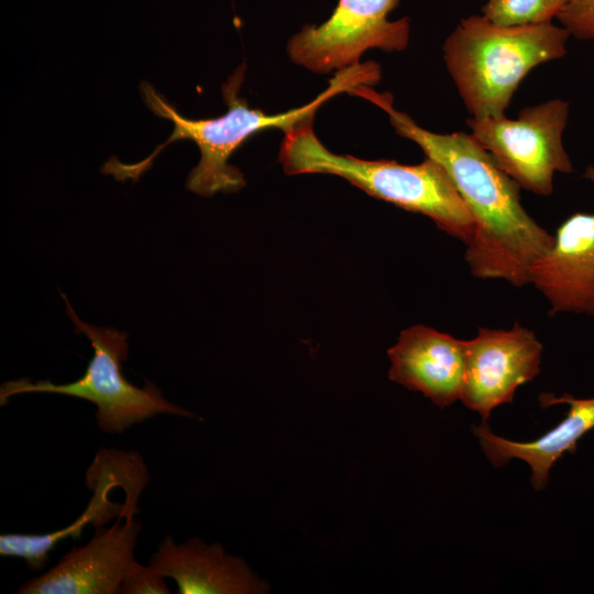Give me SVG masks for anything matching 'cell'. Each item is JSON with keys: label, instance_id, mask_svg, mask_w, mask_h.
Returning a JSON list of instances; mask_svg holds the SVG:
<instances>
[{"label": "cell", "instance_id": "obj_8", "mask_svg": "<svg viewBox=\"0 0 594 594\" xmlns=\"http://www.w3.org/2000/svg\"><path fill=\"white\" fill-rule=\"evenodd\" d=\"M542 350L536 333L517 322L510 329L480 328L465 340L460 400L487 421L496 407L513 403L516 391L537 377Z\"/></svg>", "mask_w": 594, "mask_h": 594}, {"label": "cell", "instance_id": "obj_10", "mask_svg": "<svg viewBox=\"0 0 594 594\" xmlns=\"http://www.w3.org/2000/svg\"><path fill=\"white\" fill-rule=\"evenodd\" d=\"M584 177L594 185V166ZM530 285L549 315L594 316V213L575 212L556 230L550 249L530 268Z\"/></svg>", "mask_w": 594, "mask_h": 594}, {"label": "cell", "instance_id": "obj_6", "mask_svg": "<svg viewBox=\"0 0 594 594\" xmlns=\"http://www.w3.org/2000/svg\"><path fill=\"white\" fill-rule=\"evenodd\" d=\"M569 102L551 99L524 108L516 119L471 118L474 140L520 188L540 196L553 193L557 173L574 172L563 145Z\"/></svg>", "mask_w": 594, "mask_h": 594}, {"label": "cell", "instance_id": "obj_3", "mask_svg": "<svg viewBox=\"0 0 594 594\" xmlns=\"http://www.w3.org/2000/svg\"><path fill=\"white\" fill-rule=\"evenodd\" d=\"M314 118L284 131L278 160L287 175L329 174L346 179L370 196L424 215L438 229L466 245L473 219L446 170L435 161L404 165L362 160L329 151L317 138Z\"/></svg>", "mask_w": 594, "mask_h": 594}, {"label": "cell", "instance_id": "obj_7", "mask_svg": "<svg viewBox=\"0 0 594 594\" xmlns=\"http://www.w3.org/2000/svg\"><path fill=\"white\" fill-rule=\"evenodd\" d=\"M399 0H339L320 25L307 24L287 43L289 58L316 74H329L360 64L372 48L403 51L409 41V21L388 20Z\"/></svg>", "mask_w": 594, "mask_h": 594}, {"label": "cell", "instance_id": "obj_13", "mask_svg": "<svg viewBox=\"0 0 594 594\" xmlns=\"http://www.w3.org/2000/svg\"><path fill=\"white\" fill-rule=\"evenodd\" d=\"M538 399L543 408L565 404L569 410L556 427L532 441L521 442L499 437L486 421L473 426L472 431L493 466H505L513 459L522 460L531 469L534 488L541 491L547 486L549 472L556 462L565 452H573L578 441L594 429V396L578 398L568 393L560 396L542 393Z\"/></svg>", "mask_w": 594, "mask_h": 594}, {"label": "cell", "instance_id": "obj_4", "mask_svg": "<svg viewBox=\"0 0 594 594\" xmlns=\"http://www.w3.org/2000/svg\"><path fill=\"white\" fill-rule=\"evenodd\" d=\"M569 37L552 22L507 26L471 15L447 37L443 57L472 118H495L532 68L566 54Z\"/></svg>", "mask_w": 594, "mask_h": 594}, {"label": "cell", "instance_id": "obj_14", "mask_svg": "<svg viewBox=\"0 0 594 594\" xmlns=\"http://www.w3.org/2000/svg\"><path fill=\"white\" fill-rule=\"evenodd\" d=\"M565 0H487L483 15L507 26L551 23Z\"/></svg>", "mask_w": 594, "mask_h": 594}, {"label": "cell", "instance_id": "obj_2", "mask_svg": "<svg viewBox=\"0 0 594 594\" xmlns=\"http://www.w3.org/2000/svg\"><path fill=\"white\" fill-rule=\"evenodd\" d=\"M380 77L377 64L360 63L337 72L327 89L309 103L283 113L267 114L261 109L250 108L246 100L238 96L244 78V65H241L222 86L228 111L217 118L199 120L183 117L148 82H142L140 88L145 105L156 116L173 122V133L143 161L125 164L112 156L106 162L103 172L118 180H136L166 145L177 140H190L198 146L200 160L188 175L187 189L204 197L235 193L244 187L245 180L242 172L229 164V157L248 139L267 129H282L284 132L304 120L315 118L316 111L336 95L351 94L362 85H375Z\"/></svg>", "mask_w": 594, "mask_h": 594}, {"label": "cell", "instance_id": "obj_12", "mask_svg": "<svg viewBox=\"0 0 594 594\" xmlns=\"http://www.w3.org/2000/svg\"><path fill=\"white\" fill-rule=\"evenodd\" d=\"M148 564L175 581L179 594H263L270 588L242 558L198 537L176 543L172 536H166Z\"/></svg>", "mask_w": 594, "mask_h": 594}, {"label": "cell", "instance_id": "obj_11", "mask_svg": "<svg viewBox=\"0 0 594 594\" xmlns=\"http://www.w3.org/2000/svg\"><path fill=\"white\" fill-rule=\"evenodd\" d=\"M389 378L417 391L440 408L461 398L465 372V340L424 324L403 330L387 351Z\"/></svg>", "mask_w": 594, "mask_h": 594}, {"label": "cell", "instance_id": "obj_9", "mask_svg": "<svg viewBox=\"0 0 594 594\" xmlns=\"http://www.w3.org/2000/svg\"><path fill=\"white\" fill-rule=\"evenodd\" d=\"M121 514L110 528L98 529L82 547H73L47 572L23 582L19 594H117L136 561L141 524Z\"/></svg>", "mask_w": 594, "mask_h": 594}, {"label": "cell", "instance_id": "obj_16", "mask_svg": "<svg viewBox=\"0 0 594 594\" xmlns=\"http://www.w3.org/2000/svg\"><path fill=\"white\" fill-rule=\"evenodd\" d=\"M165 578L150 564L134 562L123 580L119 594H169Z\"/></svg>", "mask_w": 594, "mask_h": 594}, {"label": "cell", "instance_id": "obj_5", "mask_svg": "<svg viewBox=\"0 0 594 594\" xmlns=\"http://www.w3.org/2000/svg\"><path fill=\"white\" fill-rule=\"evenodd\" d=\"M66 311L76 334H85L94 349L86 372L78 380L55 384L50 380L32 382L28 377L4 382L0 387V405L10 397L28 393H50L86 399L97 407L96 420L107 433H122L135 424L165 414L195 418L187 409L168 402L162 391L145 380L143 387L131 384L122 374L121 363L128 359V333L110 327L81 321L66 296Z\"/></svg>", "mask_w": 594, "mask_h": 594}, {"label": "cell", "instance_id": "obj_1", "mask_svg": "<svg viewBox=\"0 0 594 594\" xmlns=\"http://www.w3.org/2000/svg\"><path fill=\"white\" fill-rule=\"evenodd\" d=\"M352 95L383 109L395 132L415 142L427 158L448 174L474 223L464 260L477 279H501L514 287L530 285V268L551 246L553 234L525 210L520 187L471 134L435 133L393 106L389 94L362 85Z\"/></svg>", "mask_w": 594, "mask_h": 594}, {"label": "cell", "instance_id": "obj_15", "mask_svg": "<svg viewBox=\"0 0 594 594\" xmlns=\"http://www.w3.org/2000/svg\"><path fill=\"white\" fill-rule=\"evenodd\" d=\"M557 19L578 40H594V0H565Z\"/></svg>", "mask_w": 594, "mask_h": 594}]
</instances>
